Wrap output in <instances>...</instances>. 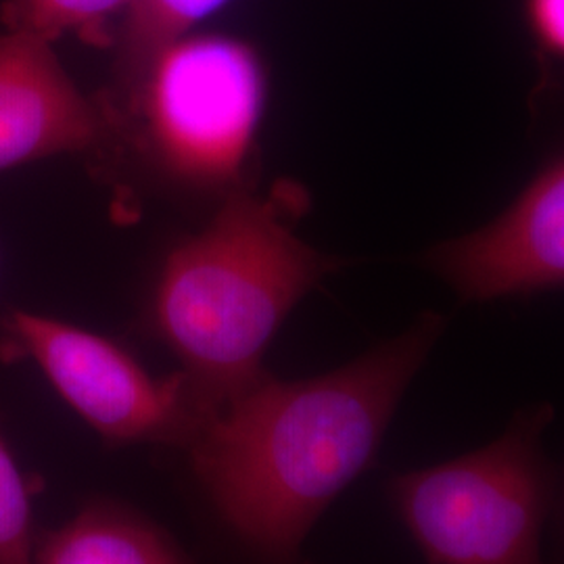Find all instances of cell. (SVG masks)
Wrapping results in <instances>:
<instances>
[{"mask_svg":"<svg viewBox=\"0 0 564 564\" xmlns=\"http://www.w3.org/2000/svg\"><path fill=\"white\" fill-rule=\"evenodd\" d=\"M444 328L429 312L333 372L300 381L265 372L203 423L186 447L193 473L263 563H293L326 506L372 463Z\"/></svg>","mask_w":564,"mask_h":564,"instance_id":"cell-1","label":"cell"},{"mask_svg":"<svg viewBox=\"0 0 564 564\" xmlns=\"http://www.w3.org/2000/svg\"><path fill=\"white\" fill-rule=\"evenodd\" d=\"M307 207L297 182L241 191L163 260L149 321L205 421L265 375L286 316L341 265L297 235Z\"/></svg>","mask_w":564,"mask_h":564,"instance_id":"cell-2","label":"cell"},{"mask_svg":"<svg viewBox=\"0 0 564 564\" xmlns=\"http://www.w3.org/2000/svg\"><path fill=\"white\" fill-rule=\"evenodd\" d=\"M101 99L116 149L165 188L216 203L256 188L268 72L253 44L191 32Z\"/></svg>","mask_w":564,"mask_h":564,"instance_id":"cell-3","label":"cell"},{"mask_svg":"<svg viewBox=\"0 0 564 564\" xmlns=\"http://www.w3.org/2000/svg\"><path fill=\"white\" fill-rule=\"evenodd\" d=\"M550 405L521 412L500 440L391 479V500L429 564H544L550 505L542 433Z\"/></svg>","mask_w":564,"mask_h":564,"instance_id":"cell-4","label":"cell"},{"mask_svg":"<svg viewBox=\"0 0 564 564\" xmlns=\"http://www.w3.org/2000/svg\"><path fill=\"white\" fill-rule=\"evenodd\" d=\"M4 345L39 364L61 398L111 444L186 449L205 423L178 372L158 379L118 343L80 326L11 312Z\"/></svg>","mask_w":564,"mask_h":564,"instance_id":"cell-5","label":"cell"},{"mask_svg":"<svg viewBox=\"0 0 564 564\" xmlns=\"http://www.w3.org/2000/svg\"><path fill=\"white\" fill-rule=\"evenodd\" d=\"M426 263L470 302L564 286V153L494 223L435 245Z\"/></svg>","mask_w":564,"mask_h":564,"instance_id":"cell-6","label":"cell"},{"mask_svg":"<svg viewBox=\"0 0 564 564\" xmlns=\"http://www.w3.org/2000/svg\"><path fill=\"white\" fill-rule=\"evenodd\" d=\"M116 149L101 97L84 95L53 44L34 34H0V172L65 153Z\"/></svg>","mask_w":564,"mask_h":564,"instance_id":"cell-7","label":"cell"},{"mask_svg":"<svg viewBox=\"0 0 564 564\" xmlns=\"http://www.w3.org/2000/svg\"><path fill=\"white\" fill-rule=\"evenodd\" d=\"M32 564H193L176 540L128 506L97 500L34 542Z\"/></svg>","mask_w":564,"mask_h":564,"instance_id":"cell-8","label":"cell"},{"mask_svg":"<svg viewBox=\"0 0 564 564\" xmlns=\"http://www.w3.org/2000/svg\"><path fill=\"white\" fill-rule=\"evenodd\" d=\"M228 0H132L121 20L116 51V84L130 80L162 46L195 32Z\"/></svg>","mask_w":564,"mask_h":564,"instance_id":"cell-9","label":"cell"},{"mask_svg":"<svg viewBox=\"0 0 564 564\" xmlns=\"http://www.w3.org/2000/svg\"><path fill=\"white\" fill-rule=\"evenodd\" d=\"M132 0H2L7 30L53 42L76 36L93 46H113Z\"/></svg>","mask_w":564,"mask_h":564,"instance_id":"cell-10","label":"cell"},{"mask_svg":"<svg viewBox=\"0 0 564 564\" xmlns=\"http://www.w3.org/2000/svg\"><path fill=\"white\" fill-rule=\"evenodd\" d=\"M34 533L28 485L0 440V564H32Z\"/></svg>","mask_w":564,"mask_h":564,"instance_id":"cell-11","label":"cell"},{"mask_svg":"<svg viewBox=\"0 0 564 564\" xmlns=\"http://www.w3.org/2000/svg\"><path fill=\"white\" fill-rule=\"evenodd\" d=\"M524 18L545 55L564 61V0H524Z\"/></svg>","mask_w":564,"mask_h":564,"instance_id":"cell-12","label":"cell"}]
</instances>
